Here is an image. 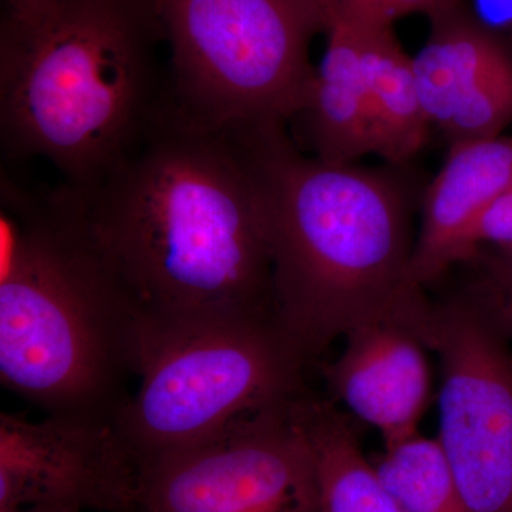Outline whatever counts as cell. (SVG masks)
<instances>
[{"label":"cell","instance_id":"6da1fadb","mask_svg":"<svg viewBox=\"0 0 512 512\" xmlns=\"http://www.w3.org/2000/svg\"><path fill=\"white\" fill-rule=\"evenodd\" d=\"M74 192L84 234L141 328L276 318L271 208L251 126H204L173 107L99 185Z\"/></svg>","mask_w":512,"mask_h":512},{"label":"cell","instance_id":"7a4b0ae2","mask_svg":"<svg viewBox=\"0 0 512 512\" xmlns=\"http://www.w3.org/2000/svg\"><path fill=\"white\" fill-rule=\"evenodd\" d=\"M170 60L150 0H55L0 20L3 161L43 158L87 192L173 110Z\"/></svg>","mask_w":512,"mask_h":512},{"label":"cell","instance_id":"3957f363","mask_svg":"<svg viewBox=\"0 0 512 512\" xmlns=\"http://www.w3.org/2000/svg\"><path fill=\"white\" fill-rule=\"evenodd\" d=\"M0 380L46 416L116 423L141 323L84 234L76 194L0 178Z\"/></svg>","mask_w":512,"mask_h":512},{"label":"cell","instance_id":"277c9868","mask_svg":"<svg viewBox=\"0 0 512 512\" xmlns=\"http://www.w3.org/2000/svg\"><path fill=\"white\" fill-rule=\"evenodd\" d=\"M268 185L276 318L308 362L357 326L423 332L433 303L409 278V191L389 171L305 156L282 124L254 126Z\"/></svg>","mask_w":512,"mask_h":512},{"label":"cell","instance_id":"5b68a950","mask_svg":"<svg viewBox=\"0 0 512 512\" xmlns=\"http://www.w3.org/2000/svg\"><path fill=\"white\" fill-rule=\"evenodd\" d=\"M308 363L275 316L141 328L140 383L114 426L140 470L295 402Z\"/></svg>","mask_w":512,"mask_h":512},{"label":"cell","instance_id":"8992f818","mask_svg":"<svg viewBox=\"0 0 512 512\" xmlns=\"http://www.w3.org/2000/svg\"><path fill=\"white\" fill-rule=\"evenodd\" d=\"M175 110L210 127L289 123L311 96L320 0H150Z\"/></svg>","mask_w":512,"mask_h":512},{"label":"cell","instance_id":"52a82bcc","mask_svg":"<svg viewBox=\"0 0 512 512\" xmlns=\"http://www.w3.org/2000/svg\"><path fill=\"white\" fill-rule=\"evenodd\" d=\"M483 286L434 305L424 330L440 357L439 433L467 512H512V353Z\"/></svg>","mask_w":512,"mask_h":512},{"label":"cell","instance_id":"ba28073f","mask_svg":"<svg viewBox=\"0 0 512 512\" xmlns=\"http://www.w3.org/2000/svg\"><path fill=\"white\" fill-rule=\"evenodd\" d=\"M296 400L144 464L138 470L137 507L144 512H319Z\"/></svg>","mask_w":512,"mask_h":512},{"label":"cell","instance_id":"9c48e42d","mask_svg":"<svg viewBox=\"0 0 512 512\" xmlns=\"http://www.w3.org/2000/svg\"><path fill=\"white\" fill-rule=\"evenodd\" d=\"M137 493L138 467L114 423L0 414V508L127 512Z\"/></svg>","mask_w":512,"mask_h":512},{"label":"cell","instance_id":"30bf717a","mask_svg":"<svg viewBox=\"0 0 512 512\" xmlns=\"http://www.w3.org/2000/svg\"><path fill=\"white\" fill-rule=\"evenodd\" d=\"M430 19L429 39L412 57L430 127L450 144L501 136L512 123V50L451 9Z\"/></svg>","mask_w":512,"mask_h":512},{"label":"cell","instance_id":"8fae6325","mask_svg":"<svg viewBox=\"0 0 512 512\" xmlns=\"http://www.w3.org/2000/svg\"><path fill=\"white\" fill-rule=\"evenodd\" d=\"M325 369L335 402L379 431L384 444L419 433L431 397L426 340L413 323L380 319L345 336Z\"/></svg>","mask_w":512,"mask_h":512},{"label":"cell","instance_id":"7c38bea8","mask_svg":"<svg viewBox=\"0 0 512 512\" xmlns=\"http://www.w3.org/2000/svg\"><path fill=\"white\" fill-rule=\"evenodd\" d=\"M512 181V136L450 144L423 198V217L414 242L409 278L424 289L451 266L470 261L477 222Z\"/></svg>","mask_w":512,"mask_h":512},{"label":"cell","instance_id":"4fadbf2b","mask_svg":"<svg viewBox=\"0 0 512 512\" xmlns=\"http://www.w3.org/2000/svg\"><path fill=\"white\" fill-rule=\"evenodd\" d=\"M323 33L328 40L311 96L293 120L302 123L312 157L328 164H356L376 154L362 35L355 20L339 16L326 19Z\"/></svg>","mask_w":512,"mask_h":512},{"label":"cell","instance_id":"5bb4252c","mask_svg":"<svg viewBox=\"0 0 512 512\" xmlns=\"http://www.w3.org/2000/svg\"><path fill=\"white\" fill-rule=\"evenodd\" d=\"M315 470L319 512H406L387 491L346 413L306 392L295 403Z\"/></svg>","mask_w":512,"mask_h":512},{"label":"cell","instance_id":"9a60e30c","mask_svg":"<svg viewBox=\"0 0 512 512\" xmlns=\"http://www.w3.org/2000/svg\"><path fill=\"white\" fill-rule=\"evenodd\" d=\"M355 22L362 35L376 154L390 164H406L426 144L431 128L421 107L412 57L404 53L393 26Z\"/></svg>","mask_w":512,"mask_h":512},{"label":"cell","instance_id":"2e32d148","mask_svg":"<svg viewBox=\"0 0 512 512\" xmlns=\"http://www.w3.org/2000/svg\"><path fill=\"white\" fill-rule=\"evenodd\" d=\"M375 470L384 487L406 512H467L450 466L436 437L416 433L384 444Z\"/></svg>","mask_w":512,"mask_h":512},{"label":"cell","instance_id":"e0dca14e","mask_svg":"<svg viewBox=\"0 0 512 512\" xmlns=\"http://www.w3.org/2000/svg\"><path fill=\"white\" fill-rule=\"evenodd\" d=\"M453 0H320L325 19L330 16L393 26L397 19L412 13L433 16Z\"/></svg>","mask_w":512,"mask_h":512},{"label":"cell","instance_id":"ac0fdd59","mask_svg":"<svg viewBox=\"0 0 512 512\" xmlns=\"http://www.w3.org/2000/svg\"><path fill=\"white\" fill-rule=\"evenodd\" d=\"M485 248L512 252V181L484 212L471 234V259Z\"/></svg>","mask_w":512,"mask_h":512},{"label":"cell","instance_id":"d6986e66","mask_svg":"<svg viewBox=\"0 0 512 512\" xmlns=\"http://www.w3.org/2000/svg\"><path fill=\"white\" fill-rule=\"evenodd\" d=\"M446 9L512 50V0H453Z\"/></svg>","mask_w":512,"mask_h":512},{"label":"cell","instance_id":"ffe728a7","mask_svg":"<svg viewBox=\"0 0 512 512\" xmlns=\"http://www.w3.org/2000/svg\"><path fill=\"white\" fill-rule=\"evenodd\" d=\"M483 285L491 305L505 330L512 332V252L494 251L483 255Z\"/></svg>","mask_w":512,"mask_h":512},{"label":"cell","instance_id":"44dd1931","mask_svg":"<svg viewBox=\"0 0 512 512\" xmlns=\"http://www.w3.org/2000/svg\"><path fill=\"white\" fill-rule=\"evenodd\" d=\"M55 0H3L2 13L10 15H25V13L36 12Z\"/></svg>","mask_w":512,"mask_h":512},{"label":"cell","instance_id":"7402d4cb","mask_svg":"<svg viewBox=\"0 0 512 512\" xmlns=\"http://www.w3.org/2000/svg\"><path fill=\"white\" fill-rule=\"evenodd\" d=\"M0 512H73L66 508L52 507V505H26V507H5Z\"/></svg>","mask_w":512,"mask_h":512},{"label":"cell","instance_id":"603a6c76","mask_svg":"<svg viewBox=\"0 0 512 512\" xmlns=\"http://www.w3.org/2000/svg\"><path fill=\"white\" fill-rule=\"evenodd\" d=\"M127 512H144L143 510H141V508H133V510H130V511H127Z\"/></svg>","mask_w":512,"mask_h":512}]
</instances>
